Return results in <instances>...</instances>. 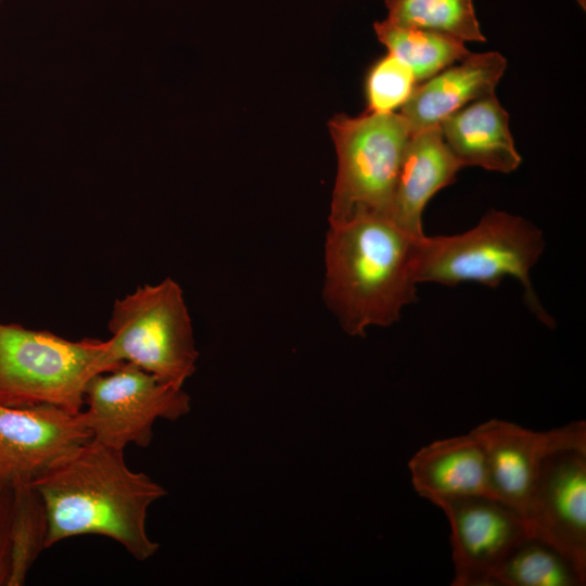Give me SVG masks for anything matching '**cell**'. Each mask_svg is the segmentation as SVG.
I'll return each mask as SVG.
<instances>
[{
    "instance_id": "3",
    "label": "cell",
    "mask_w": 586,
    "mask_h": 586,
    "mask_svg": "<svg viewBox=\"0 0 586 586\" xmlns=\"http://www.w3.org/2000/svg\"><path fill=\"white\" fill-rule=\"evenodd\" d=\"M545 249L542 230L527 219L492 209L471 229L453 235H423L417 245L418 284L455 286L475 282L497 288L506 278L517 279L530 310L547 327L553 319L542 306L531 271Z\"/></svg>"
},
{
    "instance_id": "6",
    "label": "cell",
    "mask_w": 586,
    "mask_h": 586,
    "mask_svg": "<svg viewBox=\"0 0 586 586\" xmlns=\"http://www.w3.org/2000/svg\"><path fill=\"white\" fill-rule=\"evenodd\" d=\"M337 170L329 222L360 214L387 216L405 149L411 137L399 113L339 114L329 122Z\"/></svg>"
},
{
    "instance_id": "12",
    "label": "cell",
    "mask_w": 586,
    "mask_h": 586,
    "mask_svg": "<svg viewBox=\"0 0 586 586\" xmlns=\"http://www.w3.org/2000/svg\"><path fill=\"white\" fill-rule=\"evenodd\" d=\"M408 468L415 491L437 507L459 498L493 497L485 449L473 430L421 447Z\"/></svg>"
},
{
    "instance_id": "21",
    "label": "cell",
    "mask_w": 586,
    "mask_h": 586,
    "mask_svg": "<svg viewBox=\"0 0 586 586\" xmlns=\"http://www.w3.org/2000/svg\"><path fill=\"white\" fill-rule=\"evenodd\" d=\"M13 486L0 481V586H9L11 575V526Z\"/></svg>"
},
{
    "instance_id": "17",
    "label": "cell",
    "mask_w": 586,
    "mask_h": 586,
    "mask_svg": "<svg viewBox=\"0 0 586 586\" xmlns=\"http://www.w3.org/2000/svg\"><path fill=\"white\" fill-rule=\"evenodd\" d=\"M585 582L586 577L560 551L528 537L499 565L493 586H582Z\"/></svg>"
},
{
    "instance_id": "4",
    "label": "cell",
    "mask_w": 586,
    "mask_h": 586,
    "mask_svg": "<svg viewBox=\"0 0 586 586\" xmlns=\"http://www.w3.org/2000/svg\"><path fill=\"white\" fill-rule=\"evenodd\" d=\"M123 364L106 340L71 341L47 330L0 322L1 406H50L79 413L88 382Z\"/></svg>"
},
{
    "instance_id": "5",
    "label": "cell",
    "mask_w": 586,
    "mask_h": 586,
    "mask_svg": "<svg viewBox=\"0 0 586 586\" xmlns=\"http://www.w3.org/2000/svg\"><path fill=\"white\" fill-rule=\"evenodd\" d=\"M107 341L113 357L182 387L196 369L192 322L180 285L171 278L144 284L114 303Z\"/></svg>"
},
{
    "instance_id": "20",
    "label": "cell",
    "mask_w": 586,
    "mask_h": 586,
    "mask_svg": "<svg viewBox=\"0 0 586 586\" xmlns=\"http://www.w3.org/2000/svg\"><path fill=\"white\" fill-rule=\"evenodd\" d=\"M417 80L410 68L391 53L375 62L366 78L369 111L394 112L410 97Z\"/></svg>"
},
{
    "instance_id": "13",
    "label": "cell",
    "mask_w": 586,
    "mask_h": 586,
    "mask_svg": "<svg viewBox=\"0 0 586 586\" xmlns=\"http://www.w3.org/2000/svg\"><path fill=\"white\" fill-rule=\"evenodd\" d=\"M507 67L505 56L496 51L470 53L416 85L399 114L411 135L438 126L451 113L480 98L495 93Z\"/></svg>"
},
{
    "instance_id": "10",
    "label": "cell",
    "mask_w": 586,
    "mask_h": 586,
    "mask_svg": "<svg viewBox=\"0 0 586 586\" xmlns=\"http://www.w3.org/2000/svg\"><path fill=\"white\" fill-rule=\"evenodd\" d=\"M530 536L560 551L586 577V450L549 456L524 517Z\"/></svg>"
},
{
    "instance_id": "14",
    "label": "cell",
    "mask_w": 586,
    "mask_h": 586,
    "mask_svg": "<svg viewBox=\"0 0 586 586\" xmlns=\"http://www.w3.org/2000/svg\"><path fill=\"white\" fill-rule=\"evenodd\" d=\"M461 168L438 126L412 133L404 152L387 216L409 234L424 235L422 215L426 204L455 181Z\"/></svg>"
},
{
    "instance_id": "2",
    "label": "cell",
    "mask_w": 586,
    "mask_h": 586,
    "mask_svg": "<svg viewBox=\"0 0 586 586\" xmlns=\"http://www.w3.org/2000/svg\"><path fill=\"white\" fill-rule=\"evenodd\" d=\"M422 237L380 214L329 222L322 296L345 333L364 337L370 327H390L417 301L416 253Z\"/></svg>"
},
{
    "instance_id": "16",
    "label": "cell",
    "mask_w": 586,
    "mask_h": 586,
    "mask_svg": "<svg viewBox=\"0 0 586 586\" xmlns=\"http://www.w3.org/2000/svg\"><path fill=\"white\" fill-rule=\"evenodd\" d=\"M373 28L388 53L410 68L417 84L431 78L471 53L462 40L447 34L400 26L387 18L375 22Z\"/></svg>"
},
{
    "instance_id": "19",
    "label": "cell",
    "mask_w": 586,
    "mask_h": 586,
    "mask_svg": "<svg viewBox=\"0 0 586 586\" xmlns=\"http://www.w3.org/2000/svg\"><path fill=\"white\" fill-rule=\"evenodd\" d=\"M387 20L450 35L464 41L484 42L473 0H385Z\"/></svg>"
},
{
    "instance_id": "18",
    "label": "cell",
    "mask_w": 586,
    "mask_h": 586,
    "mask_svg": "<svg viewBox=\"0 0 586 586\" xmlns=\"http://www.w3.org/2000/svg\"><path fill=\"white\" fill-rule=\"evenodd\" d=\"M12 486L14 497L9 586H21L38 556L47 549L48 519L43 501L30 482H17Z\"/></svg>"
},
{
    "instance_id": "7",
    "label": "cell",
    "mask_w": 586,
    "mask_h": 586,
    "mask_svg": "<svg viewBox=\"0 0 586 586\" xmlns=\"http://www.w3.org/2000/svg\"><path fill=\"white\" fill-rule=\"evenodd\" d=\"M190 403L182 387L124 362L88 382L81 412L92 440L125 450L130 444L149 446L154 422L181 418L190 411Z\"/></svg>"
},
{
    "instance_id": "9",
    "label": "cell",
    "mask_w": 586,
    "mask_h": 586,
    "mask_svg": "<svg viewBox=\"0 0 586 586\" xmlns=\"http://www.w3.org/2000/svg\"><path fill=\"white\" fill-rule=\"evenodd\" d=\"M440 508L451 531L453 586H493L502 561L531 537L522 515L493 497L448 500Z\"/></svg>"
},
{
    "instance_id": "8",
    "label": "cell",
    "mask_w": 586,
    "mask_h": 586,
    "mask_svg": "<svg viewBox=\"0 0 586 586\" xmlns=\"http://www.w3.org/2000/svg\"><path fill=\"white\" fill-rule=\"evenodd\" d=\"M472 430L485 449L493 497L523 519L546 459L562 450H586L584 420L533 431L510 421L489 419Z\"/></svg>"
},
{
    "instance_id": "1",
    "label": "cell",
    "mask_w": 586,
    "mask_h": 586,
    "mask_svg": "<svg viewBox=\"0 0 586 586\" xmlns=\"http://www.w3.org/2000/svg\"><path fill=\"white\" fill-rule=\"evenodd\" d=\"M30 483L46 508V548L95 534L139 561L157 551L146 533V513L166 492L145 473L130 470L124 450L90 438L55 458Z\"/></svg>"
},
{
    "instance_id": "22",
    "label": "cell",
    "mask_w": 586,
    "mask_h": 586,
    "mask_svg": "<svg viewBox=\"0 0 586 586\" xmlns=\"http://www.w3.org/2000/svg\"><path fill=\"white\" fill-rule=\"evenodd\" d=\"M1 1H2V0H0V2H1Z\"/></svg>"
},
{
    "instance_id": "11",
    "label": "cell",
    "mask_w": 586,
    "mask_h": 586,
    "mask_svg": "<svg viewBox=\"0 0 586 586\" xmlns=\"http://www.w3.org/2000/svg\"><path fill=\"white\" fill-rule=\"evenodd\" d=\"M90 438L82 412L0 405V481L31 482L55 458Z\"/></svg>"
},
{
    "instance_id": "15",
    "label": "cell",
    "mask_w": 586,
    "mask_h": 586,
    "mask_svg": "<svg viewBox=\"0 0 586 586\" xmlns=\"http://www.w3.org/2000/svg\"><path fill=\"white\" fill-rule=\"evenodd\" d=\"M442 137L460 165L512 173L522 158L509 129V115L495 93L474 100L438 124Z\"/></svg>"
}]
</instances>
